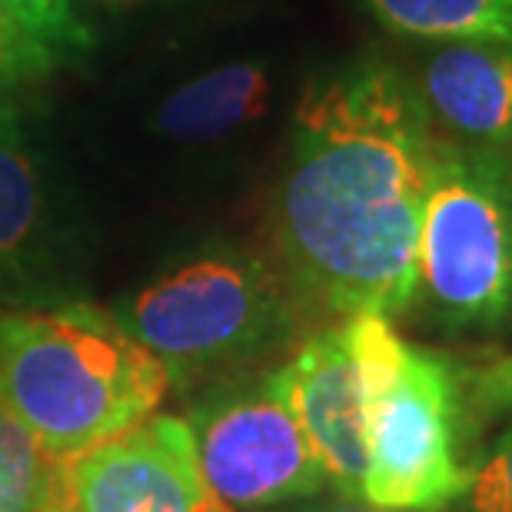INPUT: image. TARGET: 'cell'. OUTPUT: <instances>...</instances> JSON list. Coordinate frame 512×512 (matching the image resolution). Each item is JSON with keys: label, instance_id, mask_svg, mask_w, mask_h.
<instances>
[{"label": "cell", "instance_id": "1", "mask_svg": "<svg viewBox=\"0 0 512 512\" xmlns=\"http://www.w3.org/2000/svg\"><path fill=\"white\" fill-rule=\"evenodd\" d=\"M439 130L413 74L363 54L310 80L273 210L280 270L310 316L406 313Z\"/></svg>", "mask_w": 512, "mask_h": 512}, {"label": "cell", "instance_id": "2", "mask_svg": "<svg viewBox=\"0 0 512 512\" xmlns=\"http://www.w3.org/2000/svg\"><path fill=\"white\" fill-rule=\"evenodd\" d=\"M170 373L114 310L70 300L0 306V403L57 459H74L157 413Z\"/></svg>", "mask_w": 512, "mask_h": 512}, {"label": "cell", "instance_id": "3", "mask_svg": "<svg viewBox=\"0 0 512 512\" xmlns=\"http://www.w3.org/2000/svg\"><path fill=\"white\" fill-rule=\"evenodd\" d=\"M363 386L366 479L363 503L376 512H449L473 469L459 439L466 419V373L396 333L383 313L343 320Z\"/></svg>", "mask_w": 512, "mask_h": 512}, {"label": "cell", "instance_id": "4", "mask_svg": "<svg viewBox=\"0 0 512 512\" xmlns=\"http://www.w3.org/2000/svg\"><path fill=\"white\" fill-rule=\"evenodd\" d=\"M170 383L247 373L303 340L310 320L280 266L243 247H207L114 306Z\"/></svg>", "mask_w": 512, "mask_h": 512}, {"label": "cell", "instance_id": "5", "mask_svg": "<svg viewBox=\"0 0 512 512\" xmlns=\"http://www.w3.org/2000/svg\"><path fill=\"white\" fill-rule=\"evenodd\" d=\"M409 306L449 336L512 323V153L439 133Z\"/></svg>", "mask_w": 512, "mask_h": 512}, {"label": "cell", "instance_id": "6", "mask_svg": "<svg viewBox=\"0 0 512 512\" xmlns=\"http://www.w3.org/2000/svg\"><path fill=\"white\" fill-rule=\"evenodd\" d=\"M187 423L210 493L233 512L276 509L330 489L293 409L283 363L220 380Z\"/></svg>", "mask_w": 512, "mask_h": 512}, {"label": "cell", "instance_id": "7", "mask_svg": "<svg viewBox=\"0 0 512 512\" xmlns=\"http://www.w3.org/2000/svg\"><path fill=\"white\" fill-rule=\"evenodd\" d=\"M0 80V306L74 300L77 220L24 104Z\"/></svg>", "mask_w": 512, "mask_h": 512}, {"label": "cell", "instance_id": "8", "mask_svg": "<svg viewBox=\"0 0 512 512\" xmlns=\"http://www.w3.org/2000/svg\"><path fill=\"white\" fill-rule=\"evenodd\" d=\"M60 512H233L203 479L190 423L147 416L127 433L64 459Z\"/></svg>", "mask_w": 512, "mask_h": 512}, {"label": "cell", "instance_id": "9", "mask_svg": "<svg viewBox=\"0 0 512 512\" xmlns=\"http://www.w3.org/2000/svg\"><path fill=\"white\" fill-rule=\"evenodd\" d=\"M286 389L326 483L346 503H363L366 413L363 386L343 320L303 336L283 360Z\"/></svg>", "mask_w": 512, "mask_h": 512}, {"label": "cell", "instance_id": "10", "mask_svg": "<svg viewBox=\"0 0 512 512\" xmlns=\"http://www.w3.org/2000/svg\"><path fill=\"white\" fill-rule=\"evenodd\" d=\"M413 80L443 137L512 153V44H433Z\"/></svg>", "mask_w": 512, "mask_h": 512}, {"label": "cell", "instance_id": "11", "mask_svg": "<svg viewBox=\"0 0 512 512\" xmlns=\"http://www.w3.org/2000/svg\"><path fill=\"white\" fill-rule=\"evenodd\" d=\"M270 70L256 60H233L193 77L157 107L153 127L173 140H217L260 117L270 100Z\"/></svg>", "mask_w": 512, "mask_h": 512}, {"label": "cell", "instance_id": "12", "mask_svg": "<svg viewBox=\"0 0 512 512\" xmlns=\"http://www.w3.org/2000/svg\"><path fill=\"white\" fill-rule=\"evenodd\" d=\"M389 34L426 44H512V0H360Z\"/></svg>", "mask_w": 512, "mask_h": 512}, {"label": "cell", "instance_id": "13", "mask_svg": "<svg viewBox=\"0 0 512 512\" xmlns=\"http://www.w3.org/2000/svg\"><path fill=\"white\" fill-rule=\"evenodd\" d=\"M64 459L0 403V512H60Z\"/></svg>", "mask_w": 512, "mask_h": 512}, {"label": "cell", "instance_id": "14", "mask_svg": "<svg viewBox=\"0 0 512 512\" xmlns=\"http://www.w3.org/2000/svg\"><path fill=\"white\" fill-rule=\"evenodd\" d=\"M0 4L50 57L70 54L87 44V30L77 17V0H0Z\"/></svg>", "mask_w": 512, "mask_h": 512}, {"label": "cell", "instance_id": "15", "mask_svg": "<svg viewBox=\"0 0 512 512\" xmlns=\"http://www.w3.org/2000/svg\"><path fill=\"white\" fill-rule=\"evenodd\" d=\"M449 512H512V423L473 469L469 489Z\"/></svg>", "mask_w": 512, "mask_h": 512}, {"label": "cell", "instance_id": "16", "mask_svg": "<svg viewBox=\"0 0 512 512\" xmlns=\"http://www.w3.org/2000/svg\"><path fill=\"white\" fill-rule=\"evenodd\" d=\"M512 413V353L486 370L466 373V419L469 426H486Z\"/></svg>", "mask_w": 512, "mask_h": 512}, {"label": "cell", "instance_id": "17", "mask_svg": "<svg viewBox=\"0 0 512 512\" xmlns=\"http://www.w3.org/2000/svg\"><path fill=\"white\" fill-rule=\"evenodd\" d=\"M50 64L54 57L0 4V80H30L50 70Z\"/></svg>", "mask_w": 512, "mask_h": 512}, {"label": "cell", "instance_id": "18", "mask_svg": "<svg viewBox=\"0 0 512 512\" xmlns=\"http://www.w3.org/2000/svg\"><path fill=\"white\" fill-rule=\"evenodd\" d=\"M310 512H366V509H356L353 503H346V506H330V509H310Z\"/></svg>", "mask_w": 512, "mask_h": 512}]
</instances>
